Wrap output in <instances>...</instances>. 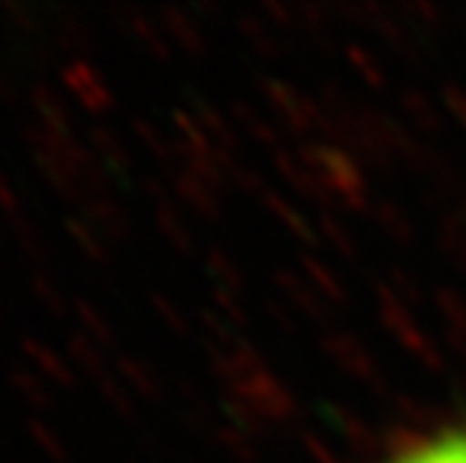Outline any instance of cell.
<instances>
[{
    "label": "cell",
    "mask_w": 466,
    "mask_h": 463,
    "mask_svg": "<svg viewBox=\"0 0 466 463\" xmlns=\"http://www.w3.org/2000/svg\"><path fill=\"white\" fill-rule=\"evenodd\" d=\"M391 463H466V433H442L394 458Z\"/></svg>",
    "instance_id": "cell-1"
}]
</instances>
